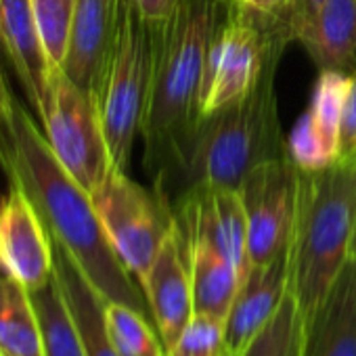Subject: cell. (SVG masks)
Here are the masks:
<instances>
[{"mask_svg":"<svg viewBox=\"0 0 356 356\" xmlns=\"http://www.w3.org/2000/svg\"><path fill=\"white\" fill-rule=\"evenodd\" d=\"M300 168L289 155L254 168L239 187L248 218V256L252 266L268 264L289 250Z\"/></svg>","mask_w":356,"mask_h":356,"instance_id":"9","label":"cell"},{"mask_svg":"<svg viewBox=\"0 0 356 356\" xmlns=\"http://www.w3.org/2000/svg\"><path fill=\"white\" fill-rule=\"evenodd\" d=\"M3 57H5V51H3V40H0V70H3Z\"/></svg>","mask_w":356,"mask_h":356,"instance_id":"32","label":"cell"},{"mask_svg":"<svg viewBox=\"0 0 356 356\" xmlns=\"http://www.w3.org/2000/svg\"><path fill=\"white\" fill-rule=\"evenodd\" d=\"M103 316L109 341L120 356H165V346L147 314L120 302H105Z\"/></svg>","mask_w":356,"mask_h":356,"instance_id":"22","label":"cell"},{"mask_svg":"<svg viewBox=\"0 0 356 356\" xmlns=\"http://www.w3.org/2000/svg\"><path fill=\"white\" fill-rule=\"evenodd\" d=\"M337 161H356V72L348 76V88L341 105Z\"/></svg>","mask_w":356,"mask_h":356,"instance_id":"27","label":"cell"},{"mask_svg":"<svg viewBox=\"0 0 356 356\" xmlns=\"http://www.w3.org/2000/svg\"><path fill=\"white\" fill-rule=\"evenodd\" d=\"M352 163H356V161H352Z\"/></svg>","mask_w":356,"mask_h":356,"instance_id":"36","label":"cell"},{"mask_svg":"<svg viewBox=\"0 0 356 356\" xmlns=\"http://www.w3.org/2000/svg\"><path fill=\"white\" fill-rule=\"evenodd\" d=\"M287 44V38L268 30L231 0L229 13L208 51L200 95L202 120L245 99L258 84L268 59L283 55Z\"/></svg>","mask_w":356,"mask_h":356,"instance_id":"7","label":"cell"},{"mask_svg":"<svg viewBox=\"0 0 356 356\" xmlns=\"http://www.w3.org/2000/svg\"><path fill=\"white\" fill-rule=\"evenodd\" d=\"M122 0H78L63 74L97 103V95L113 51Z\"/></svg>","mask_w":356,"mask_h":356,"instance_id":"13","label":"cell"},{"mask_svg":"<svg viewBox=\"0 0 356 356\" xmlns=\"http://www.w3.org/2000/svg\"><path fill=\"white\" fill-rule=\"evenodd\" d=\"M296 40L318 72H356V0H325L298 28Z\"/></svg>","mask_w":356,"mask_h":356,"instance_id":"17","label":"cell"},{"mask_svg":"<svg viewBox=\"0 0 356 356\" xmlns=\"http://www.w3.org/2000/svg\"><path fill=\"white\" fill-rule=\"evenodd\" d=\"M153 28L134 0L120 3L113 51L97 95V107L115 168L128 170L153 78Z\"/></svg>","mask_w":356,"mask_h":356,"instance_id":"5","label":"cell"},{"mask_svg":"<svg viewBox=\"0 0 356 356\" xmlns=\"http://www.w3.org/2000/svg\"><path fill=\"white\" fill-rule=\"evenodd\" d=\"M176 225L187 243L195 312L227 321V314L241 285L237 266L193 222L176 216Z\"/></svg>","mask_w":356,"mask_h":356,"instance_id":"16","label":"cell"},{"mask_svg":"<svg viewBox=\"0 0 356 356\" xmlns=\"http://www.w3.org/2000/svg\"><path fill=\"white\" fill-rule=\"evenodd\" d=\"M0 200H3V195H0Z\"/></svg>","mask_w":356,"mask_h":356,"instance_id":"34","label":"cell"},{"mask_svg":"<svg viewBox=\"0 0 356 356\" xmlns=\"http://www.w3.org/2000/svg\"><path fill=\"white\" fill-rule=\"evenodd\" d=\"M304 356H356V260L348 258L306 327Z\"/></svg>","mask_w":356,"mask_h":356,"instance_id":"18","label":"cell"},{"mask_svg":"<svg viewBox=\"0 0 356 356\" xmlns=\"http://www.w3.org/2000/svg\"><path fill=\"white\" fill-rule=\"evenodd\" d=\"M350 258L356 260V218H354V229H352V239H350Z\"/></svg>","mask_w":356,"mask_h":356,"instance_id":"31","label":"cell"},{"mask_svg":"<svg viewBox=\"0 0 356 356\" xmlns=\"http://www.w3.org/2000/svg\"><path fill=\"white\" fill-rule=\"evenodd\" d=\"M30 298L40 321L44 356H88L57 277L53 275L44 287L30 291Z\"/></svg>","mask_w":356,"mask_h":356,"instance_id":"21","label":"cell"},{"mask_svg":"<svg viewBox=\"0 0 356 356\" xmlns=\"http://www.w3.org/2000/svg\"><path fill=\"white\" fill-rule=\"evenodd\" d=\"M151 28L163 26L178 7V0H134Z\"/></svg>","mask_w":356,"mask_h":356,"instance_id":"28","label":"cell"},{"mask_svg":"<svg viewBox=\"0 0 356 356\" xmlns=\"http://www.w3.org/2000/svg\"><path fill=\"white\" fill-rule=\"evenodd\" d=\"M38 115L55 157L92 193L113 168L95 99L78 88L61 67H51Z\"/></svg>","mask_w":356,"mask_h":356,"instance_id":"8","label":"cell"},{"mask_svg":"<svg viewBox=\"0 0 356 356\" xmlns=\"http://www.w3.org/2000/svg\"><path fill=\"white\" fill-rule=\"evenodd\" d=\"M0 40L30 105L38 113L53 65L38 32L32 0H0Z\"/></svg>","mask_w":356,"mask_h":356,"instance_id":"15","label":"cell"},{"mask_svg":"<svg viewBox=\"0 0 356 356\" xmlns=\"http://www.w3.org/2000/svg\"><path fill=\"white\" fill-rule=\"evenodd\" d=\"M237 7L256 17L268 30L281 34L289 42L296 40V19L300 0H233Z\"/></svg>","mask_w":356,"mask_h":356,"instance_id":"26","label":"cell"},{"mask_svg":"<svg viewBox=\"0 0 356 356\" xmlns=\"http://www.w3.org/2000/svg\"><path fill=\"white\" fill-rule=\"evenodd\" d=\"M227 350V323L195 312L187 327L165 348V356H220Z\"/></svg>","mask_w":356,"mask_h":356,"instance_id":"25","label":"cell"},{"mask_svg":"<svg viewBox=\"0 0 356 356\" xmlns=\"http://www.w3.org/2000/svg\"><path fill=\"white\" fill-rule=\"evenodd\" d=\"M143 291L151 321L163 346L170 348L195 314L187 243L176 222L157 252Z\"/></svg>","mask_w":356,"mask_h":356,"instance_id":"11","label":"cell"},{"mask_svg":"<svg viewBox=\"0 0 356 356\" xmlns=\"http://www.w3.org/2000/svg\"><path fill=\"white\" fill-rule=\"evenodd\" d=\"M0 356H5V354H0Z\"/></svg>","mask_w":356,"mask_h":356,"instance_id":"35","label":"cell"},{"mask_svg":"<svg viewBox=\"0 0 356 356\" xmlns=\"http://www.w3.org/2000/svg\"><path fill=\"white\" fill-rule=\"evenodd\" d=\"M90 197L113 252L143 289L157 252L176 222L168 197L147 191L115 165Z\"/></svg>","mask_w":356,"mask_h":356,"instance_id":"6","label":"cell"},{"mask_svg":"<svg viewBox=\"0 0 356 356\" xmlns=\"http://www.w3.org/2000/svg\"><path fill=\"white\" fill-rule=\"evenodd\" d=\"M11 105H13V97H11V92H9L7 80H5V72L0 70V124H3L5 118L9 115Z\"/></svg>","mask_w":356,"mask_h":356,"instance_id":"29","label":"cell"},{"mask_svg":"<svg viewBox=\"0 0 356 356\" xmlns=\"http://www.w3.org/2000/svg\"><path fill=\"white\" fill-rule=\"evenodd\" d=\"M229 7L231 0H178L172 17L153 28V78L140 136L145 170L161 195L187 165L202 124L200 95L210 42Z\"/></svg>","mask_w":356,"mask_h":356,"instance_id":"2","label":"cell"},{"mask_svg":"<svg viewBox=\"0 0 356 356\" xmlns=\"http://www.w3.org/2000/svg\"><path fill=\"white\" fill-rule=\"evenodd\" d=\"M9 187L0 200V270L36 291L55 275L53 237L30 197L13 183Z\"/></svg>","mask_w":356,"mask_h":356,"instance_id":"10","label":"cell"},{"mask_svg":"<svg viewBox=\"0 0 356 356\" xmlns=\"http://www.w3.org/2000/svg\"><path fill=\"white\" fill-rule=\"evenodd\" d=\"M356 218V163L335 161L316 172L300 170L296 222L289 243V293L304 327L312 323L333 281L350 258Z\"/></svg>","mask_w":356,"mask_h":356,"instance_id":"3","label":"cell"},{"mask_svg":"<svg viewBox=\"0 0 356 356\" xmlns=\"http://www.w3.org/2000/svg\"><path fill=\"white\" fill-rule=\"evenodd\" d=\"M289 293V254L252 266L227 314V350L239 356Z\"/></svg>","mask_w":356,"mask_h":356,"instance_id":"14","label":"cell"},{"mask_svg":"<svg viewBox=\"0 0 356 356\" xmlns=\"http://www.w3.org/2000/svg\"><path fill=\"white\" fill-rule=\"evenodd\" d=\"M0 354L44 356L42 331L30 291L0 270Z\"/></svg>","mask_w":356,"mask_h":356,"instance_id":"20","label":"cell"},{"mask_svg":"<svg viewBox=\"0 0 356 356\" xmlns=\"http://www.w3.org/2000/svg\"><path fill=\"white\" fill-rule=\"evenodd\" d=\"M0 165L38 210L53 241L80 266L105 302H120L151 318L138 281L113 252L90 193L61 165L47 136L13 99L0 124Z\"/></svg>","mask_w":356,"mask_h":356,"instance_id":"1","label":"cell"},{"mask_svg":"<svg viewBox=\"0 0 356 356\" xmlns=\"http://www.w3.org/2000/svg\"><path fill=\"white\" fill-rule=\"evenodd\" d=\"M53 250H55V277L72 310L76 327L82 335L86 354L88 356H120L115 348L111 346L107 329H105V316H103L105 300L90 285V281L84 277L80 266L74 262V258L57 241H53Z\"/></svg>","mask_w":356,"mask_h":356,"instance_id":"19","label":"cell"},{"mask_svg":"<svg viewBox=\"0 0 356 356\" xmlns=\"http://www.w3.org/2000/svg\"><path fill=\"white\" fill-rule=\"evenodd\" d=\"M348 76L321 72L308 109L287 136V155L304 172L325 170L339 157V122Z\"/></svg>","mask_w":356,"mask_h":356,"instance_id":"12","label":"cell"},{"mask_svg":"<svg viewBox=\"0 0 356 356\" xmlns=\"http://www.w3.org/2000/svg\"><path fill=\"white\" fill-rule=\"evenodd\" d=\"M325 3V0H300V7H298V19H296V32L298 28Z\"/></svg>","mask_w":356,"mask_h":356,"instance_id":"30","label":"cell"},{"mask_svg":"<svg viewBox=\"0 0 356 356\" xmlns=\"http://www.w3.org/2000/svg\"><path fill=\"white\" fill-rule=\"evenodd\" d=\"M220 356H235V354H233V352H229V350H225V352H222Z\"/></svg>","mask_w":356,"mask_h":356,"instance_id":"33","label":"cell"},{"mask_svg":"<svg viewBox=\"0 0 356 356\" xmlns=\"http://www.w3.org/2000/svg\"><path fill=\"white\" fill-rule=\"evenodd\" d=\"M304 318L296 298L287 293L273 318L239 356H304Z\"/></svg>","mask_w":356,"mask_h":356,"instance_id":"23","label":"cell"},{"mask_svg":"<svg viewBox=\"0 0 356 356\" xmlns=\"http://www.w3.org/2000/svg\"><path fill=\"white\" fill-rule=\"evenodd\" d=\"M76 7L78 0H32L38 32L53 67L63 65Z\"/></svg>","mask_w":356,"mask_h":356,"instance_id":"24","label":"cell"},{"mask_svg":"<svg viewBox=\"0 0 356 356\" xmlns=\"http://www.w3.org/2000/svg\"><path fill=\"white\" fill-rule=\"evenodd\" d=\"M283 55H273L254 90L202 120L187 165L183 170L187 189H235L264 161L287 155L283 138L275 78Z\"/></svg>","mask_w":356,"mask_h":356,"instance_id":"4","label":"cell"}]
</instances>
